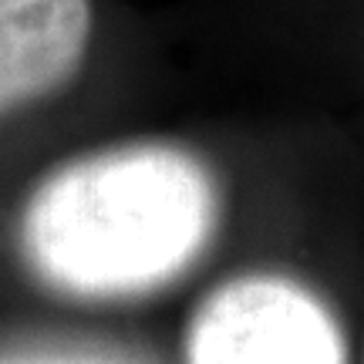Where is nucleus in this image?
<instances>
[{
	"label": "nucleus",
	"mask_w": 364,
	"mask_h": 364,
	"mask_svg": "<svg viewBox=\"0 0 364 364\" xmlns=\"http://www.w3.org/2000/svg\"><path fill=\"white\" fill-rule=\"evenodd\" d=\"M91 41V0H0V118L71 85Z\"/></svg>",
	"instance_id": "obj_3"
},
{
	"label": "nucleus",
	"mask_w": 364,
	"mask_h": 364,
	"mask_svg": "<svg viewBox=\"0 0 364 364\" xmlns=\"http://www.w3.org/2000/svg\"><path fill=\"white\" fill-rule=\"evenodd\" d=\"M0 364H112L102 358H17V361H0Z\"/></svg>",
	"instance_id": "obj_4"
},
{
	"label": "nucleus",
	"mask_w": 364,
	"mask_h": 364,
	"mask_svg": "<svg viewBox=\"0 0 364 364\" xmlns=\"http://www.w3.org/2000/svg\"><path fill=\"white\" fill-rule=\"evenodd\" d=\"M186 364H348V354L334 314L307 287L250 273L196 307Z\"/></svg>",
	"instance_id": "obj_2"
},
{
	"label": "nucleus",
	"mask_w": 364,
	"mask_h": 364,
	"mask_svg": "<svg viewBox=\"0 0 364 364\" xmlns=\"http://www.w3.org/2000/svg\"><path fill=\"white\" fill-rule=\"evenodd\" d=\"M220 189L179 145L132 142L58 166L21 213V257L81 300L145 297L179 280L216 236Z\"/></svg>",
	"instance_id": "obj_1"
}]
</instances>
